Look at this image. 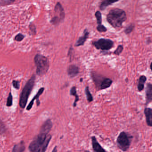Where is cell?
<instances>
[{
  "mask_svg": "<svg viewBox=\"0 0 152 152\" xmlns=\"http://www.w3.org/2000/svg\"><path fill=\"white\" fill-rule=\"evenodd\" d=\"M51 139V135L47 136L45 141L44 143L43 144V145L40 147L38 152H45Z\"/></svg>",
  "mask_w": 152,
  "mask_h": 152,
  "instance_id": "20",
  "label": "cell"
},
{
  "mask_svg": "<svg viewBox=\"0 0 152 152\" xmlns=\"http://www.w3.org/2000/svg\"><path fill=\"white\" fill-rule=\"evenodd\" d=\"M44 91V88H41L39 89L38 92H37V94L34 96V98L31 100V102H30L29 103V104H28L26 110H31L32 106H33V104H34V102H35V100H37V106H38V105L40 104V102L39 101V96L42 94L43 93Z\"/></svg>",
  "mask_w": 152,
  "mask_h": 152,
  "instance_id": "13",
  "label": "cell"
},
{
  "mask_svg": "<svg viewBox=\"0 0 152 152\" xmlns=\"http://www.w3.org/2000/svg\"><path fill=\"white\" fill-rule=\"evenodd\" d=\"M96 29L100 33H105L107 31V28L103 25H98Z\"/></svg>",
  "mask_w": 152,
  "mask_h": 152,
  "instance_id": "28",
  "label": "cell"
},
{
  "mask_svg": "<svg viewBox=\"0 0 152 152\" xmlns=\"http://www.w3.org/2000/svg\"><path fill=\"white\" fill-rule=\"evenodd\" d=\"M124 50V47L122 45H119L117 49L114 51L113 53L117 56H119Z\"/></svg>",
  "mask_w": 152,
  "mask_h": 152,
  "instance_id": "27",
  "label": "cell"
},
{
  "mask_svg": "<svg viewBox=\"0 0 152 152\" xmlns=\"http://www.w3.org/2000/svg\"><path fill=\"white\" fill-rule=\"evenodd\" d=\"M9 1H11L12 2H14V1H15L16 0H9Z\"/></svg>",
  "mask_w": 152,
  "mask_h": 152,
  "instance_id": "34",
  "label": "cell"
},
{
  "mask_svg": "<svg viewBox=\"0 0 152 152\" xmlns=\"http://www.w3.org/2000/svg\"><path fill=\"white\" fill-rule=\"evenodd\" d=\"M36 77L33 75L25 85L21 94L19 105L21 108L24 109L27 103L29 96L35 86Z\"/></svg>",
  "mask_w": 152,
  "mask_h": 152,
  "instance_id": "2",
  "label": "cell"
},
{
  "mask_svg": "<svg viewBox=\"0 0 152 152\" xmlns=\"http://www.w3.org/2000/svg\"><path fill=\"white\" fill-rule=\"evenodd\" d=\"M147 80V77L145 75H142L140 76L138 80V85H137V88L139 92L142 91L144 89L145 84Z\"/></svg>",
  "mask_w": 152,
  "mask_h": 152,
  "instance_id": "18",
  "label": "cell"
},
{
  "mask_svg": "<svg viewBox=\"0 0 152 152\" xmlns=\"http://www.w3.org/2000/svg\"><path fill=\"white\" fill-rule=\"evenodd\" d=\"M74 48L72 47V46L70 47L69 49L68 52V56L70 62H71L73 61V59H74Z\"/></svg>",
  "mask_w": 152,
  "mask_h": 152,
  "instance_id": "25",
  "label": "cell"
},
{
  "mask_svg": "<svg viewBox=\"0 0 152 152\" xmlns=\"http://www.w3.org/2000/svg\"><path fill=\"white\" fill-rule=\"evenodd\" d=\"M80 82H82L83 81V78H80Z\"/></svg>",
  "mask_w": 152,
  "mask_h": 152,
  "instance_id": "35",
  "label": "cell"
},
{
  "mask_svg": "<svg viewBox=\"0 0 152 152\" xmlns=\"http://www.w3.org/2000/svg\"><path fill=\"white\" fill-rule=\"evenodd\" d=\"M25 38V36L21 33L18 34L14 37V40L17 42H21Z\"/></svg>",
  "mask_w": 152,
  "mask_h": 152,
  "instance_id": "30",
  "label": "cell"
},
{
  "mask_svg": "<svg viewBox=\"0 0 152 152\" xmlns=\"http://www.w3.org/2000/svg\"><path fill=\"white\" fill-rule=\"evenodd\" d=\"M57 151H58V150H57V147L55 146L52 152H57Z\"/></svg>",
  "mask_w": 152,
  "mask_h": 152,
  "instance_id": "33",
  "label": "cell"
},
{
  "mask_svg": "<svg viewBox=\"0 0 152 152\" xmlns=\"http://www.w3.org/2000/svg\"><path fill=\"white\" fill-rule=\"evenodd\" d=\"M47 135L40 134L36 138L31 142L29 145V150L31 152H38L41 146L43 145L46 139Z\"/></svg>",
  "mask_w": 152,
  "mask_h": 152,
  "instance_id": "6",
  "label": "cell"
},
{
  "mask_svg": "<svg viewBox=\"0 0 152 152\" xmlns=\"http://www.w3.org/2000/svg\"><path fill=\"white\" fill-rule=\"evenodd\" d=\"M70 95L72 96H75V102H74L73 104V107L75 108V107H76L77 103L79 100V96L77 93L76 87L74 86H72L71 88L70 91Z\"/></svg>",
  "mask_w": 152,
  "mask_h": 152,
  "instance_id": "19",
  "label": "cell"
},
{
  "mask_svg": "<svg viewBox=\"0 0 152 152\" xmlns=\"http://www.w3.org/2000/svg\"><path fill=\"white\" fill-rule=\"evenodd\" d=\"M36 67V74L37 75L42 76L45 75L49 68V61L45 56L41 54H37L34 59Z\"/></svg>",
  "mask_w": 152,
  "mask_h": 152,
  "instance_id": "3",
  "label": "cell"
},
{
  "mask_svg": "<svg viewBox=\"0 0 152 152\" xmlns=\"http://www.w3.org/2000/svg\"><path fill=\"white\" fill-rule=\"evenodd\" d=\"M112 82H113V81L111 79L104 77V79L101 84L100 90H104V89H107V88L110 87L112 85Z\"/></svg>",
  "mask_w": 152,
  "mask_h": 152,
  "instance_id": "16",
  "label": "cell"
},
{
  "mask_svg": "<svg viewBox=\"0 0 152 152\" xmlns=\"http://www.w3.org/2000/svg\"><path fill=\"white\" fill-rule=\"evenodd\" d=\"M85 93L86 96L87 102L89 103L93 102V96L90 92L88 86H87L85 88Z\"/></svg>",
  "mask_w": 152,
  "mask_h": 152,
  "instance_id": "22",
  "label": "cell"
},
{
  "mask_svg": "<svg viewBox=\"0 0 152 152\" xmlns=\"http://www.w3.org/2000/svg\"><path fill=\"white\" fill-rule=\"evenodd\" d=\"M29 31H30L31 34L33 35H35L36 34V27L34 23H32V22L30 23L29 26Z\"/></svg>",
  "mask_w": 152,
  "mask_h": 152,
  "instance_id": "26",
  "label": "cell"
},
{
  "mask_svg": "<svg viewBox=\"0 0 152 152\" xmlns=\"http://www.w3.org/2000/svg\"><path fill=\"white\" fill-rule=\"evenodd\" d=\"M93 152H108L98 142L96 137L93 136L91 137Z\"/></svg>",
  "mask_w": 152,
  "mask_h": 152,
  "instance_id": "9",
  "label": "cell"
},
{
  "mask_svg": "<svg viewBox=\"0 0 152 152\" xmlns=\"http://www.w3.org/2000/svg\"><path fill=\"white\" fill-rule=\"evenodd\" d=\"M145 104L148 105L151 103L152 101V85L151 83H149L147 84L145 91Z\"/></svg>",
  "mask_w": 152,
  "mask_h": 152,
  "instance_id": "14",
  "label": "cell"
},
{
  "mask_svg": "<svg viewBox=\"0 0 152 152\" xmlns=\"http://www.w3.org/2000/svg\"><path fill=\"white\" fill-rule=\"evenodd\" d=\"M96 20H97V24L98 25H102V14L100 11H97L95 12V14Z\"/></svg>",
  "mask_w": 152,
  "mask_h": 152,
  "instance_id": "24",
  "label": "cell"
},
{
  "mask_svg": "<svg viewBox=\"0 0 152 152\" xmlns=\"http://www.w3.org/2000/svg\"><path fill=\"white\" fill-rule=\"evenodd\" d=\"M25 150V145L24 142H21L14 145L12 152H23Z\"/></svg>",
  "mask_w": 152,
  "mask_h": 152,
  "instance_id": "21",
  "label": "cell"
},
{
  "mask_svg": "<svg viewBox=\"0 0 152 152\" xmlns=\"http://www.w3.org/2000/svg\"><path fill=\"white\" fill-rule=\"evenodd\" d=\"M135 28V25L133 23H131L129 26L126 27L124 30V33L127 35L129 34H131Z\"/></svg>",
  "mask_w": 152,
  "mask_h": 152,
  "instance_id": "23",
  "label": "cell"
},
{
  "mask_svg": "<svg viewBox=\"0 0 152 152\" xmlns=\"http://www.w3.org/2000/svg\"><path fill=\"white\" fill-rule=\"evenodd\" d=\"M12 96L11 93H10L8 96V98H7V103H6V105L8 107H10L12 106Z\"/></svg>",
  "mask_w": 152,
  "mask_h": 152,
  "instance_id": "29",
  "label": "cell"
},
{
  "mask_svg": "<svg viewBox=\"0 0 152 152\" xmlns=\"http://www.w3.org/2000/svg\"><path fill=\"white\" fill-rule=\"evenodd\" d=\"M127 20L126 13L119 8L112 9L107 15V20L114 28L121 27L123 23Z\"/></svg>",
  "mask_w": 152,
  "mask_h": 152,
  "instance_id": "1",
  "label": "cell"
},
{
  "mask_svg": "<svg viewBox=\"0 0 152 152\" xmlns=\"http://www.w3.org/2000/svg\"><path fill=\"white\" fill-rule=\"evenodd\" d=\"M52 126V122L51 120H47L41 127L40 133L47 135L51 129Z\"/></svg>",
  "mask_w": 152,
  "mask_h": 152,
  "instance_id": "12",
  "label": "cell"
},
{
  "mask_svg": "<svg viewBox=\"0 0 152 152\" xmlns=\"http://www.w3.org/2000/svg\"><path fill=\"white\" fill-rule=\"evenodd\" d=\"M4 128L3 125L0 123V133H1V132L4 131Z\"/></svg>",
  "mask_w": 152,
  "mask_h": 152,
  "instance_id": "32",
  "label": "cell"
},
{
  "mask_svg": "<svg viewBox=\"0 0 152 152\" xmlns=\"http://www.w3.org/2000/svg\"><path fill=\"white\" fill-rule=\"evenodd\" d=\"M84 152H90L88 151H85Z\"/></svg>",
  "mask_w": 152,
  "mask_h": 152,
  "instance_id": "36",
  "label": "cell"
},
{
  "mask_svg": "<svg viewBox=\"0 0 152 152\" xmlns=\"http://www.w3.org/2000/svg\"><path fill=\"white\" fill-rule=\"evenodd\" d=\"M133 137L127 132L122 131L117 137L116 142L118 148L123 152L128 151L131 145Z\"/></svg>",
  "mask_w": 152,
  "mask_h": 152,
  "instance_id": "4",
  "label": "cell"
},
{
  "mask_svg": "<svg viewBox=\"0 0 152 152\" xmlns=\"http://www.w3.org/2000/svg\"><path fill=\"white\" fill-rule=\"evenodd\" d=\"M92 45L97 50L107 51L111 50L114 46V42L109 39L101 38L92 42Z\"/></svg>",
  "mask_w": 152,
  "mask_h": 152,
  "instance_id": "5",
  "label": "cell"
},
{
  "mask_svg": "<svg viewBox=\"0 0 152 152\" xmlns=\"http://www.w3.org/2000/svg\"><path fill=\"white\" fill-rule=\"evenodd\" d=\"M119 1L120 0H102L100 5V9L102 11L104 10L108 6Z\"/></svg>",
  "mask_w": 152,
  "mask_h": 152,
  "instance_id": "17",
  "label": "cell"
},
{
  "mask_svg": "<svg viewBox=\"0 0 152 152\" xmlns=\"http://www.w3.org/2000/svg\"><path fill=\"white\" fill-rule=\"evenodd\" d=\"M67 73L70 77H75L79 73V68L76 65L72 64L70 65L67 69Z\"/></svg>",
  "mask_w": 152,
  "mask_h": 152,
  "instance_id": "11",
  "label": "cell"
},
{
  "mask_svg": "<svg viewBox=\"0 0 152 152\" xmlns=\"http://www.w3.org/2000/svg\"><path fill=\"white\" fill-rule=\"evenodd\" d=\"M91 76L96 88L98 90H100L101 84L104 77H103L102 76L97 74L95 72H94V71L91 72Z\"/></svg>",
  "mask_w": 152,
  "mask_h": 152,
  "instance_id": "8",
  "label": "cell"
},
{
  "mask_svg": "<svg viewBox=\"0 0 152 152\" xmlns=\"http://www.w3.org/2000/svg\"><path fill=\"white\" fill-rule=\"evenodd\" d=\"M54 17L57 18L60 21L61 23L64 20L65 18V12L62 5L60 3H57L54 8Z\"/></svg>",
  "mask_w": 152,
  "mask_h": 152,
  "instance_id": "7",
  "label": "cell"
},
{
  "mask_svg": "<svg viewBox=\"0 0 152 152\" xmlns=\"http://www.w3.org/2000/svg\"><path fill=\"white\" fill-rule=\"evenodd\" d=\"M12 86L13 87L16 89H18L19 88V82L18 80H14L12 81Z\"/></svg>",
  "mask_w": 152,
  "mask_h": 152,
  "instance_id": "31",
  "label": "cell"
},
{
  "mask_svg": "<svg viewBox=\"0 0 152 152\" xmlns=\"http://www.w3.org/2000/svg\"><path fill=\"white\" fill-rule=\"evenodd\" d=\"M144 114L146 118V122L147 126H152V110L151 108H146L144 109Z\"/></svg>",
  "mask_w": 152,
  "mask_h": 152,
  "instance_id": "15",
  "label": "cell"
},
{
  "mask_svg": "<svg viewBox=\"0 0 152 152\" xmlns=\"http://www.w3.org/2000/svg\"><path fill=\"white\" fill-rule=\"evenodd\" d=\"M89 36V32L87 28H85L84 30L83 35L82 36L80 37L78 39L77 41L75 44V46L76 47H79L83 46L84 45L85 43L88 39Z\"/></svg>",
  "mask_w": 152,
  "mask_h": 152,
  "instance_id": "10",
  "label": "cell"
}]
</instances>
